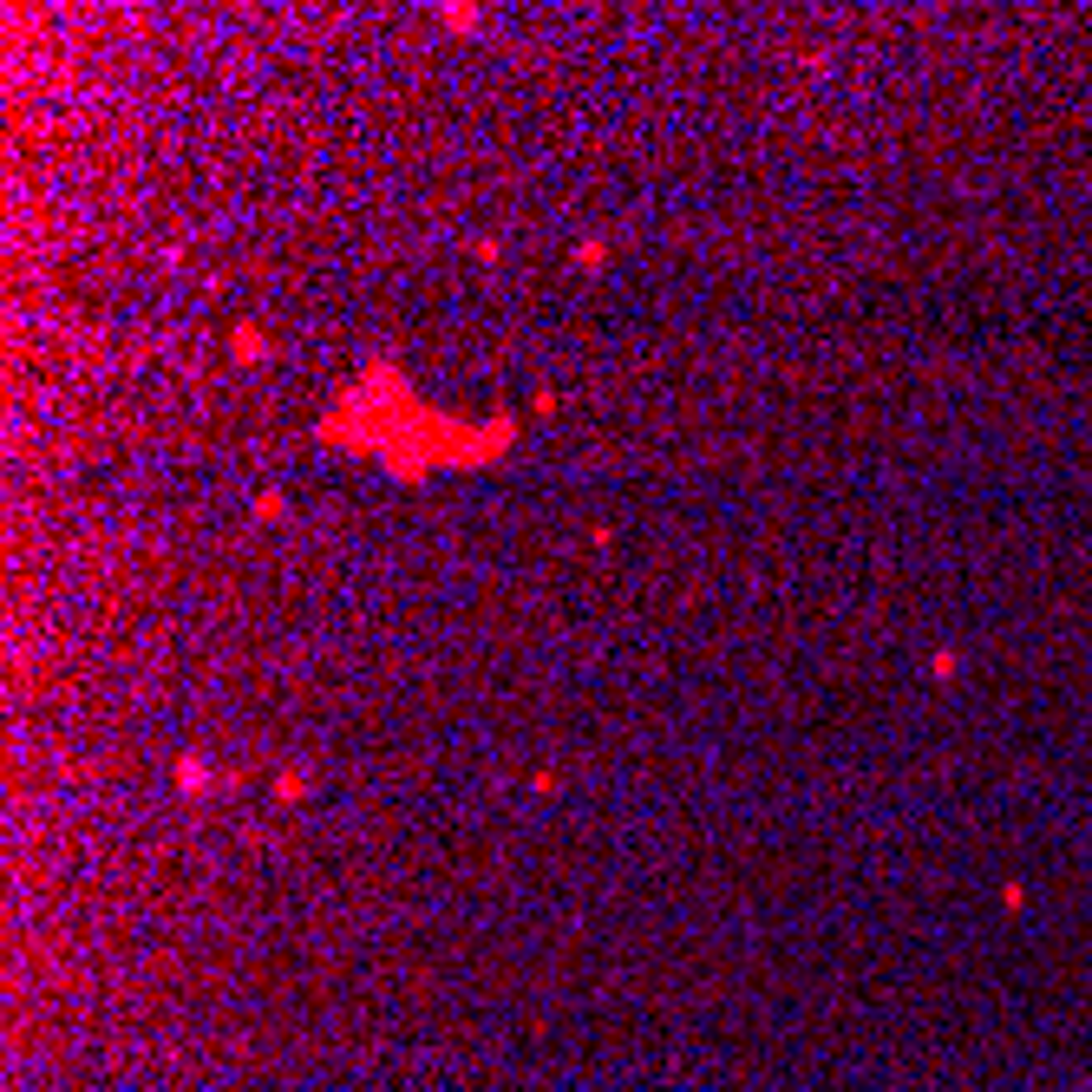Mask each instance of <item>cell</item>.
I'll use <instances>...</instances> for the list:
<instances>
[{"mask_svg":"<svg viewBox=\"0 0 1092 1092\" xmlns=\"http://www.w3.org/2000/svg\"><path fill=\"white\" fill-rule=\"evenodd\" d=\"M236 353H242V360H249V353H263V334H256V328H242V334H236Z\"/></svg>","mask_w":1092,"mask_h":1092,"instance_id":"6da1fadb","label":"cell"}]
</instances>
